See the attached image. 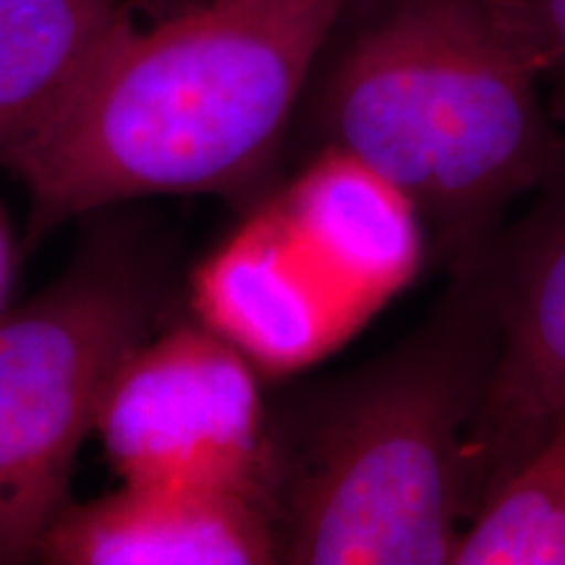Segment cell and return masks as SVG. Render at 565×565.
Returning a JSON list of instances; mask_svg holds the SVG:
<instances>
[{
	"mask_svg": "<svg viewBox=\"0 0 565 565\" xmlns=\"http://www.w3.org/2000/svg\"><path fill=\"white\" fill-rule=\"evenodd\" d=\"M349 0H121L68 100L3 166L32 233L162 194L246 196Z\"/></svg>",
	"mask_w": 565,
	"mask_h": 565,
	"instance_id": "obj_1",
	"label": "cell"
},
{
	"mask_svg": "<svg viewBox=\"0 0 565 565\" xmlns=\"http://www.w3.org/2000/svg\"><path fill=\"white\" fill-rule=\"evenodd\" d=\"M398 189L450 275L565 154L508 0H349L296 116Z\"/></svg>",
	"mask_w": 565,
	"mask_h": 565,
	"instance_id": "obj_2",
	"label": "cell"
},
{
	"mask_svg": "<svg viewBox=\"0 0 565 565\" xmlns=\"http://www.w3.org/2000/svg\"><path fill=\"white\" fill-rule=\"evenodd\" d=\"M498 351L477 270L450 275L419 328L309 401L296 440L267 437L280 563L450 565Z\"/></svg>",
	"mask_w": 565,
	"mask_h": 565,
	"instance_id": "obj_3",
	"label": "cell"
},
{
	"mask_svg": "<svg viewBox=\"0 0 565 565\" xmlns=\"http://www.w3.org/2000/svg\"><path fill=\"white\" fill-rule=\"evenodd\" d=\"M158 296L141 254L100 244L0 317V563L40 561L68 505L76 454L113 374L147 341Z\"/></svg>",
	"mask_w": 565,
	"mask_h": 565,
	"instance_id": "obj_4",
	"label": "cell"
},
{
	"mask_svg": "<svg viewBox=\"0 0 565 565\" xmlns=\"http://www.w3.org/2000/svg\"><path fill=\"white\" fill-rule=\"evenodd\" d=\"M95 433L121 482L267 490L254 364L210 324L139 343L113 374Z\"/></svg>",
	"mask_w": 565,
	"mask_h": 565,
	"instance_id": "obj_5",
	"label": "cell"
},
{
	"mask_svg": "<svg viewBox=\"0 0 565 565\" xmlns=\"http://www.w3.org/2000/svg\"><path fill=\"white\" fill-rule=\"evenodd\" d=\"M503 225L477 270L500 351L490 398L471 440L475 511L547 435L565 406V154Z\"/></svg>",
	"mask_w": 565,
	"mask_h": 565,
	"instance_id": "obj_6",
	"label": "cell"
},
{
	"mask_svg": "<svg viewBox=\"0 0 565 565\" xmlns=\"http://www.w3.org/2000/svg\"><path fill=\"white\" fill-rule=\"evenodd\" d=\"M341 257L275 196L204 265L196 282L204 324L267 370L312 362L383 303Z\"/></svg>",
	"mask_w": 565,
	"mask_h": 565,
	"instance_id": "obj_7",
	"label": "cell"
},
{
	"mask_svg": "<svg viewBox=\"0 0 565 565\" xmlns=\"http://www.w3.org/2000/svg\"><path fill=\"white\" fill-rule=\"evenodd\" d=\"M40 561L55 565L280 563L263 487L129 484L68 503L47 529Z\"/></svg>",
	"mask_w": 565,
	"mask_h": 565,
	"instance_id": "obj_8",
	"label": "cell"
},
{
	"mask_svg": "<svg viewBox=\"0 0 565 565\" xmlns=\"http://www.w3.org/2000/svg\"><path fill=\"white\" fill-rule=\"evenodd\" d=\"M121 0H0V160L79 84Z\"/></svg>",
	"mask_w": 565,
	"mask_h": 565,
	"instance_id": "obj_9",
	"label": "cell"
},
{
	"mask_svg": "<svg viewBox=\"0 0 565 565\" xmlns=\"http://www.w3.org/2000/svg\"><path fill=\"white\" fill-rule=\"evenodd\" d=\"M450 565H565V406L466 521Z\"/></svg>",
	"mask_w": 565,
	"mask_h": 565,
	"instance_id": "obj_10",
	"label": "cell"
},
{
	"mask_svg": "<svg viewBox=\"0 0 565 565\" xmlns=\"http://www.w3.org/2000/svg\"><path fill=\"white\" fill-rule=\"evenodd\" d=\"M532 47L550 113L565 129V0H508Z\"/></svg>",
	"mask_w": 565,
	"mask_h": 565,
	"instance_id": "obj_11",
	"label": "cell"
}]
</instances>
